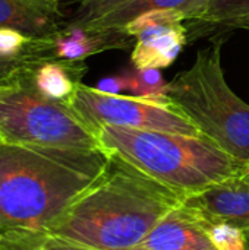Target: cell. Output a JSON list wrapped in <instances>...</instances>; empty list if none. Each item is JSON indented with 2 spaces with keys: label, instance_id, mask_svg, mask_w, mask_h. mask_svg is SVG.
Segmentation results:
<instances>
[{
  "label": "cell",
  "instance_id": "8",
  "mask_svg": "<svg viewBox=\"0 0 249 250\" xmlns=\"http://www.w3.org/2000/svg\"><path fill=\"white\" fill-rule=\"evenodd\" d=\"M183 204L205 224H229L249 233V170L188 195Z\"/></svg>",
  "mask_w": 249,
  "mask_h": 250
},
{
  "label": "cell",
  "instance_id": "7",
  "mask_svg": "<svg viewBox=\"0 0 249 250\" xmlns=\"http://www.w3.org/2000/svg\"><path fill=\"white\" fill-rule=\"evenodd\" d=\"M183 21L186 18L181 12L153 10L129 22L123 31L135 40L132 66L138 69L170 66L188 42L189 31Z\"/></svg>",
  "mask_w": 249,
  "mask_h": 250
},
{
  "label": "cell",
  "instance_id": "2",
  "mask_svg": "<svg viewBox=\"0 0 249 250\" xmlns=\"http://www.w3.org/2000/svg\"><path fill=\"white\" fill-rule=\"evenodd\" d=\"M186 196L109 152L103 173L51 227L48 237L97 250H132Z\"/></svg>",
  "mask_w": 249,
  "mask_h": 250
},
{
  "label": "cell",
  "instance_id": "17",
  "mask_svg": "<svg viewBox=\"0 0 249 250\" xmlns=\"http://www.w3.org/2000/svg\"><path fill=\"white\" fill-rule=\"evenodd\" d=\"M35 38L28 37L16 29L0 28V56L16 57L25 53Z\"/></svg>",
  "mask_w": 249,
  "mask_h": 250
},
{
  "label": "cell",
  "instance_id": "4",
  "mask_svg": "<svg viewBox=\"0 0 249 250\" xmlns=\"http://www.w3.org/2000/svg\"><path fill=\"white\" fill-rule=\"evenodd\" d=\"M222 44L219 40L198 50L194 63L169 82L167 97L203 136L232 157L249 161V104L226 81Z\"/></svg>",
  "mask_w": 249,
  "mask_h": 250
},
{
  "label": "cell",
  "instance_id": "14",
  "mask_svg": "<svg viewBox=\"0 0 249 250\" xmlns=\"http://www.w3.org/2000/svg\"><path fill=\"white\" fill-rule=\"evenodd\" d=\"M126 78L128 92L129 95L144 98L148 101L160 103V104H170V100L167 97V86L169 82L164 81L160 69L156 67H145L138 69L134 67L132 70L123 72Z\"/></svg>",
  "mask_w": 249,
  "mask_h": 250
},
{
  "label": "cell",
  "instance_id": "5",
  "mask_svg": "<svg viewBox=\"0 0 249 250\" xmlns=\"http://www.w3.org/2000/svg\"><path fill=\"white\" fill-rule=\"evenodd\" d=\"M34 69L0 79L1 142L59 148H101L97 135L66 103L50 100L35 88L31 78Z\"/></svg>",
  "mask_w": 249,
  "mask_h": 250
},
{
  "label": "cell",
  "instance_id": "21",
  "mask_svg": "<svg viewBox=\"0 0 249 250\" xmlns=\"http://www.w3.org/2000/svg\"><path fill=\"white\" fill-rule=\"evenodd\" d=\"M132 250H148V249H144V248H139V246H138V248H135V249H132Z\"/></svg>",
  "mask_w": 249,
  "mask_h": 250
},
{
  "label": "cell",
  "instance_id": "16",
  "mask_svg": "<svg viewBox=\"0 0 249 250\" xmlns=\"http://www.w3.org/2000/svg\"><path fill=\"white\" fill-rule=\"evenodd\" d=\"M205 226H207L208 236L217 250H249V233L247 231L229 224H205Z\"/></svg>",
  "mask_w": 249,
  "mask_h": 250
},
{
  "label": "cell",
  "instance_id": "19",
  "mask_svg": "<svg viewBox=\"0 0 249 250\" xmlns=\"http://www.w3.org/2000/svg\"><path fill=\"white\" fill-rule=\"evenodd\" d=\"M34 250H97L92 248H87L82 245H76L68 240L56 239V237H48L44 243H41L38 248Z\"/></svg>",
  "mask_w": 249,
  "mask_h": 250
},
{
  "label": "cell",
  "instance_id": "1",
  "mask_svg": "<svg viewBox=\"0 0 249 250\" xmlns=\"http://www.w3.org/2000/svg\"><path fill=\"white\" fill-rule=\"evenodd\" d=\"M103 148L0 142V250H34L103 173Z\"/></svg>",
  "mask_w": 249,
  "mask_h": 250
},
{
  "label": "cell",
  "instance_id": "11",
  "mask_svg": "<svg viewBox=\"0 0 249 250\" xmlns=\"http://www.w3.org/2000/svg\"><path fill=\"white\" fill-rule=\"evenodd\" d=\"M208 0H134L87 28L90 31H123V28L135 18L153 10H176L185 15L186 21H197L201 18L207 7Z\"/></svg>",
  "mask_w": 249,
  "mask_h": 250
},
{
  "label": "cell",
  "instance_id": "15",
  "mask_svg": "<svg viewBox=\"0 0 249 250\" xmlns=\"http://www.w3.org/2000/svg\"><path fill=\"white\" fill-rule=\"evenodd\" d=\"M247 19H249V0H208L204 13L194 23L235 29Z\"/></svg>",
  "mask_w": 249,
  "mask_h": 250
},
{
  "label": "cell",
  "instance_id": "18",
  "mask_svg": "<svg viewBox=\"0 0 249 250\" xmlns=\"http://www.w3.org/2000/svg\"><path fill=\"white\" fill-rule=\"evenodd\" d=\"M94 88L97 91L103 92V94H110V95H119L123 91L128 92V85H126L125 73L113 75V76H106V78L100 79L98 83Z\"/></svg>",
  "mask_w": 249,
  "mask_h": 250
},
{
  "label": "cell",
  "instance_id": "13",
  "mask_svg": "<svg viewBox=\"0 0 249 250\" xmlns=\"http://www.w3.org/2000/svg\"><path fill=\"white\" fill-rule=\"evenodd\" d=\"M63 28H87L134 0H51Z\"/></svg>",
  "mask_w": 249,
  "mask_h": 250
},
{
  "label": "cell",
  "instance_id": "20",
  "mask_svg": "<svg viewBox=\"0 0 249 250\" xmlns=\"http://www.w3.org/2000/svg\"><path fill=\"white\" fill-rule=\"evenodd\" d=\"M236 28H242V29H249V19H247V21H244V22H241ZM235 28V29H236Z\"/></svg>",
  "mask_w": 249,
  "mask_h": 250
},
{
  "label": "cell",
  "instance_id": "6",
  "mask_svg": "<svg viewBox=\"0 0 249 250\" xmlns=\"http://www.w3.org/2000/svg\"><path fill=\"white\" fill-rule=\"evenodd\" d=\"M97 135L101 126H117L139 130H158L203 136L186 117L172 105L148 101L134 95H110L82 82L66 103Z\"/></svg>",
  "mask_w": 249,
  "mask_h": 250
},
{
  "label": "cell",
  "instance_id": "9",
  "mask_svg": "<svg viewBox=\"0 0 249 250\" xmlns=\"http://www.w3.org/2000/svg\"><path fill=\"white\" fill-rule=\"evenodd\" d=\"M139 248L148 250H217L208 236L207 226L183 202L158 221Z\"/></svg>",
  "mask_w": 249,
  "mask_h": 250
},
{
  "label": "cell",
  "instance_id": "3",
  "mask_svg": "<svg viewBox=\"0 0 249 250\" xmlns=\"http://www.w3.org/2000/svg\"><path fill=\"white\" fill-rule=\"evenodd\" d=\"M100 146L185 195L198 193L249 170L205 136L101 126Z\"/></svg>",
  "mask_w": 249,
  "mask_h": 250
},
{
  "label": "cell",
  "instance_id": "12",
  "mask_svg": "<svg viewBox=\"0 0 249 250\" xmlns=\"http://www.w3.org/2000/svg\"><path fill=\"white\" fill-rule=\"evenodd\" d=\"M87 67L84 62L50 60L38 64L32 70V82L35 88L47 98L68 103L76 86L81 83Z\"/></svg>",
  "mask_w": 249,
  "mask_h": 250
},
{
  "label": "cell",
  "instance_id": "10",
  "mask_svg": "<svg viewBox=\"0 0 249 250\" xmlns=\"http://www.w3.org/2000/svg\"><path fill=\"white\" fill-rule=\"evenodd\" d=\"M0 28L48 38L62 29V22L51 0H0Z\"/></svg>",
  "mask_w": 249,
  "mask_h": 250
},
{
  "label": "cell",
  "instance_id": "22",
  "mask_svg": "<svg viewBox=\"0 0 249 250\" xmlns=\"http://www.w3.org/2000/svg\"><path fill=\"white\" fill-rule=\"evenodd\" d=\"M0 142H1V138H0Z\"/></svg>",
  "mask_w": 249,
  "mask_h": 250
}]
</instances>
